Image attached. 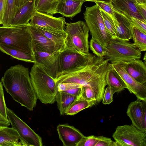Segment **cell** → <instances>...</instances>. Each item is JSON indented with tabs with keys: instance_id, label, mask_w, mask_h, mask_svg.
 I'll use <instances>...</instances> for the list:
<instances>
[{
	"instance_id": "11",
	"label": "cell",
	"mask_w": 146,
	"mask_h": 146,
	"mask_svg": "<svg viewBox=\"0 0 146 146\" xmlns=\"http://www.w3.org/2000/svg\"><path fill=\"white\" fill-rule=\"evenodd\" d=\"M111 65L121 78L126 89L135 95L137 99L146 102V84L137 82L130 76L125 71L122 62L111 63Z\"/></svg>"
},
{
	"instance_id": "19",
	"label": "cell",
	"mask_w": 146,
	"mask_h": 146,
	"mask_svg": "<svg viewBox=\"0 0 146 146\" xmlns=\"http://www.w3.org/2000/svg\"><path fill=\"white\" fill-rule=\"evenodd\" d=\"M125 71L137 82L146 84V64L139 59L122 62Z\"/></svg>"
},
{
	"instance_id": "16",
	"label": "cell",
	"mask_w": 146,
	"mask_h": 146,
	"mask_svg": "<svg viewBox=\"0 0 146 146\" xmlns=\"http://www.w3.org/2000/svg\"><path fill=\"white\" fill-rule=\"evenodd\" d=\"M57 130L64 146H76L84 137L79 130L67 124H59Z\"/></svg>"
},
{
	"instance_id": "15",
	"label": "cell",
	"mask_w": 146,
	"mask_h": 146,
	"mask_svg": "<svg viewBox=\"0 0 146 146\" xmlns=\"http://www.w3.org/2000/svg\"><path fill=\"white\" fill-rule=\"evenodd\" d=\"M113 10V18L116 29V37L129 41L132 38L133 27L131 19L123 14Z\"/></svg>"
},
{
	"instance_id": "22",
	"label": "cell",
	"mask_w": 146,
	"mask_h": 146,
	"mask_svg": "<svg viewBox=\"0 0 146 146\" xmlns=\"http://www.w3.org/2000/svg\"><path fill=\"white\" fill-rule=\"evenodd\" d=\"M32 26L51 40L58 51H61L65 48L67 34L64 30H57L35 25Z\"/></svg>"
},
{
	"instance_id": "45",
	"label": "cell",
	"mask_w": 146,
	"mask_h": 146,
	"mask_svg": "<svg viewBox=\"0 0 146 146\" xmlns=\"http://www.w3.org/2000/svg\"><path fill=\"white\" fill-rule=\"evenodd\" d=\"M86 1H91L94 2L95 1H101L106 3L111 2V0H83Z\"/></svg>"
},
{
	"instance_id": "35",
	"label": "cell",
	"mask_w": 146,
	"mask_h": 146,
	"mask_svg": "<svg viewBox=\"0 0 146 146\" xmlns=\"http://www.w3.org/2000/svg\"><path fill=\"white\" fill-rule=\"evenodd\" d=\"M7 108L5 101L3 85L0 81V113L6 118H7Z\"/></svg>"
},
{
	"instance_id": "24",
	"label": "cell",
	"mask_w": 146,
	"mask_h": 146,
	"mask_svg": "<svg viewBox=\"0 0 146 146\" xmlns=\"http://www.w3.org/2000/svg\"><path fill=\"white\" fill-rule=\"evenodd\" d=\"M107 84L111 89L113 94L127 88V87L117 72L111 65L109 68L106 76Z\"/></svg>"
},
{
	"instance_id": "10",
	"label": "cell",
	"mask_w": 146,
	"mask_h": 146,
	"mask_svg": "<svg viewBox=\"0 0 146 146\" xmlns=\"http://www.w3.org/2000/svg\"><path fill=\"white\" fill-rule=\"evenodd\" d=\"M7 118L12 128L18 133L22 146H42L41 137L11 110L7 108Z\"/></svg>"
},
{
	"instance_id": "39",
	"label": "cell",
	"mask_w": 146,
	"mask_h": 146,
	"mask_svg": "<svg viewBox=\"0 0 146 146\" xmlns=\"http://www.w3.org/2000/svg\"><path fill=\"white\" fill-rule=\"evenodd\" d=\"M98 141L95 146H113V141L110 138L102 136H98Z\"/></svg>"
},
{
	"instance_id": "21",
	"label": "cell",
	"mask_w": 146,
	"mask_h": 146,
	"mask_svg": "<svg viewBox=\"0 0 146 146\" xmlns=\"http://www.w3.org/2000/svg\"><path fill=\"white\" fill-rule=\"evenodd\" d=\"M135 0H111L113 9L129 18H134L146 22L139 12Z\"/></svg>"
},
{
	"instance_id": "28",
	"label": "cell",
	"mask_w": 146,
	"mask_h": 146,
	"mask_svg": "<svg viewBox=\"0 0 146 146\" xmlns=\"http://www.w3.org/2000/svg\"><path fill=\"white\" fill-rule=\"evenodd\" d=\"M96 104L94 102H89L78 97L68 108L65 114L70 115H75L82 110L92 107Z\"/></svg>"
},
{
	"instance_id": "38",
	"label": "cell",
	"mask_w": 146,
	"mask_h": 146,
	"mask_svg": "<svg viewBox=\"0 0 146 146\" xmlns=\"http://www.w3.org/2000/svg\"><path fill=\"white\" fill-rule=\"evenodd\" d=\"M113 94L110 88L108 86L103 95L102 103L104 104H109L113 101Z\"/></svg>"
},
{
	"instance_id": "34",
	"label": "cell",
	"mask_w": 146,
	"mask_h": 146,
	"mask_svg": "<svg viewBox=\"0 0 146 146\" xmlns=\"http://www.w3.org/2000/svg\"><path fill=\"white\" fill-rule=\"evenodd\" d=\"M98 140L97 137L93 135L84 136L76 146H95Z\"/></svg>"
},
{
	"instance_id": "26",
	"label": "cell",
	"mask_w": 146,
	"mask_h": 146,
	"mask_svg": "<svg viewBox=\"0 0 146 146\" xmlns=\"http://www.w3.org/2000/svg\"><path fill=\"white\" fill-rule=\"evenodd\" d=\"M78 97L62 91H58L56 98V101L60 114L63 115L71 104Z\"/></svg>"
},
{
	"instance_id": "14",
	"label": "cell",
	"mask_w": 146,
	"mask_h": 146,
	"mask_svg": "<svg viewBox=\"0 0 146 146\" xmlns=\"http://www.w3.org/2000/svg\"><path fill=\"white\" fill-rule=\"evenodd\" d=\"M29 25L48 29L63 30L65 29L66 22L63 17H56L35 10Z\"/></svg>"
},
{
	"instance_id": "37",
	"label": "cell",
	"mask_w": 146,
	"mask_h": 146,
	"mask_svg": "<svg viewBox=\"0 0 146 146\" xmlns=\"http://www.w3.org/2000/svg\"><path fill=\"white\" fill-rule=\"evenodd\" d=\"M130 19L133 27L146 34V22L134 18Z\"/></svg>"
},
{
	"instance_id": "27",
	"label": "cell",
	"mask_w": 146,
	"mask_h": 146,
	"mask_svg": "<svg viewBox=\"0 0 146 146\" xmlns=\"http://www.w3.org/2000/svg\"><path fill=\"white\" fill-rule=\"evenodd\" d=\"M58 0H36L35 10L40 13L53 16Z\"/></svg>"
},
{
	"instance_id": "46",
	"label": "cell",
	"mask_w": 146,
	"mask_h": 146,
	"mask_svg": "<svg viewBox=\"0 0 146 146\" xmlns=\"http://www.w3.org/2000/svg\"><path fill=\"white\" fill-rule=\"evenodd\" d=\"M137 3L142 4L146 3V0H135Z\"/></svg>"
},
{
	"instance_id": "47",
	"label": "cell",
	"mask_w": 146,
	"mask_h": 146,
	"mask_svg": "<svg viewBox=\"0 0 146 146\" xmlns=\"http://www.w3.org/2000/svg\"><path fill=\"white\" fill-rule=\"evenodd\" d=\"M143 60L145 61V62L146 63V62H145V61H146V54H145V53L144 56V57H143Z\"/></svg>"
},
{
	"instance_id": "33",
	"label": "cell",
	"mask_w": 146,
	"mask_h": 146,
	"mask_svg": "<svg viewBox=\"0 0 146 146\" xmlns=\"http://www.w3.org/2000/svg\"><path fill=\"white\" fill-rule=\"evenodd\" d=\"M78 97L90 102H93L96 104V99L94 91L90 87L82 86L81 92Z\"/></svg>"
},
{
	"instance_id": "1",
	"label": "cell",
	"mask_w": 146,
	"mask_h": 146,
	"mask_svg": "<svg viewBox=\"0 0 146 146\" xmlns=\"http://www.w3.org/2000/svg\"><path fill=\"white\" fill-rule=\"evenodd\" d=\"M1 81L13 100L29 110H33L38 98L28 68L19 64L11 66L5 71Z\"/></svg>"
},
{
	"instance_id": "43",
	"label": "cell",
	"mask_w": 146,
	"mask_h": 146,
	"mask_svg": "<svg viewBox=\"0 0 146 146\" xmlns=\"http://www.w3.org/2000/svg\"><path fill=\"white\" fill-rule=\"evenodd\" d=\"M10 125V123L8 119L0 113V126L8 127Z\"/></svg>"
},
{
	"instance_id": "31",
	"label": "cell",
	"mask_w": 146,
	"mask_h": 146,
	"mask_svg": "<svg viewBox=\"0 0 146 146\" xmlns=\"http://www.w3.org/2000/svg\"><path fill=\"white\" fill-rule=\"evenodd\" d=\"M105 26L112 38L116 37V29L113 18L109 14L100 8Z\"/></svg>"
},
{
	"instance_id": "18",
	"label": "cell",
	"mask_w": 146,
	"mask_h": 146,
	"mask_svg": "<svg viewBox=\"0 0 146 146\" xmlns=\"http://www.w3.org/2000/svg\"><path fill=\"white\" fill-rule=\"evenodd\" d=\"M35 1L30 0L23 5L17 7L14 17L10 27L29 25V21L35 10Z\"/></svg>"
},
{
	"instance_id": "40",
	"label": "cell",
	"mask_w": 146,
	"mask_h": 146,
	"mask_svg": "<svg viewBox=\"0 0 146 146\" xmlns=\"http://www.w3.org/2000/svg\"><path fill=\"white\" fill-rule=\"evenodd\" d=\"M135 4L141 15L146 21V3L139 4L135 3Z\"/></svg>"
},
{
	"instance_id": "42",
	"label": "cell",
	"mask_w": 146,
	"mask_h": 146,
	"mask_svg": "<svg viewBox=\"0 0 146 146\" xmlns=\"http://www.w3.org/2000/svg\"><path fill=\"white\" fill-rule=\"evenodd\" d=\"M6 1L7 0H0V24H2Z\"/></svg>"
},
{
	"instance_id": "20",
	"label": "cell",
	"mask_w": 146,
	"mask_h": 146,
	"mask_svg": "<svg viewBox=\"0 0 146 146\" xmlns=\"http://www.w3.org/2000/svg\"><path fill=\"white\" fill-rule=\"evenodd\" d=\"M83 0H58L55 14L59 13L64 17L72 19L81 11Z\"/></svg>"
},
{
	"instance_id": "12",
	"label": "cell",
	"mask_w": 146,
	"mask_h": 146,
	"mask_svg": "<svg viewBox=\"0 0 146 146\" xmlns=\"http://www.w3.org/2000/svg\"><path fill=\"white\" fill-rule=\"evenodd\" d=\"M60 52L58 51L50 54L34 51L35 62L40 65L45 72L55 81L58 74Z\"/></svg>"
},
{
	"instance_id": "7",
	"label": "cell",
	"mask_w": 146,
	"mask_h": 146,
	"mask_svg": "<svg viewBox=\"0 0 146 146\" xmlns=\"http://www.w3.org/2000/svg\"><path fill=\"white\" fill-rule=\"evenodd\" d=\"M85 7L84 19L92 38L96 39L106 48L112 37L105 26L100 7L96 4L91 7Z\"/></svg>"
},
{
	"instance_id": "5",
	"label": "cell",
	"mask_w": 146,
	"mask_h": 146,
	"mask_svg": "<svg viewBox=\"0 0 146 146\" xmlns=\"http://www.w3.org/2000/svg\"><path fill=\"white\" fill-rule=\"evenodd\" d=\"M98 57L90 52L85 53L73 48L65 47L60 53L57 78L90 64Z\"/></svg>"
},
{
	"instance_id": "9",
	"label": "cell",
	"mask_w": 146,
	"mask_h": 146,
	"mask_svg": "<svg viewBox=\"0 0 146 146\" xmlns=\"http://www.w3.org/2000/svg\"><path fill=\"white\" fill-rule=\"evenodd\" d=\"M112 137L115 146H146V132L132 124L118 126Z\"/></svg>"
},
{
	"instance_id": "30",
	"label": "cell",
	"mask_w": 146,
	"mask_h": 146,
	"mask_svg": "<svg viewBox=\"0 0 146 146\" xmlns=\"http://www.w3.org/2000/svg\"><path fill=\"white\" fill-rule=\"evenodd\" d=\"M132 38L133 44L141 51L146 50V34L133 27Z\"/></svg>"
},
{
	"instance_id": "29",
	"label": "cell",
	"mask_w": 146,
	"mask_h": 146,
	"mask_svg": "<svg viewBox=\"0 0 146 146\" xmlns=\"http://www.w3.org/2000/svg\"><path fill=\"white\" fill-rule=\"evenodd\" d=\"M15 0H7L2 20L3 27H10L16 11Z\"/></svg>"
},
{
	"instance_id": "6",
	"label": "cell",
	"mask_w": 146,
	"mask_h": 146,
	"mask_svg": "<svg viewBox=\"0 0 146 146\" xmlns=\"http://www.w3.org/2000/svg\"><path fill=\"white\" fill-rule=\"evenodd\" d=\"M141 51L133 43L116 37L110 40L104 57L111 64L140 59Z\"/></svg>"
},
{
	"instance_id": "36",
	"label": "cell",
	"mask_w": 146,
	"mask_h": 146,
	"mask_svg": "<svg viewBox=\"0 0 146 146\" xmlns=\"http://www.w3.org/2000/svg\"><path fill=\"white\" fill-rule=\"evenodd\" d=\"M94 2L97 5L100 9L108 13L112 18L113 17L114 11L111 2L106 3L101 1H95Z\"/></svg>"
},
{
	"instance_id": "23",
	"label": "cell",
	"mask_w": 146,
	"mask_h": 146,
	"mask_svg": "<svg viewBox=\"0 0 146 146\" xmlns=\"http://www.w3.org/2000/svg\"><path fill=\"white\" fill-rule=\"evenodd\" d=\"M22 146L19 135L11 127L0 126V146Z\"/></svg>"
},
{
	"instance_id": "2",
	"label": "cell",
	"mask_w": 146,
	"mask_h": 146,
	"mask_svg": "<svg viewBox=\"0 0 146 146\" xmlns=\"http://www.w3.org/2000/svg\"><path fill=\"white\" fill-rule=\"evenodd\" d=\"M107 66L101 58L97 59L91 63L75 71L59 76L56 84L71 83L91 88L96 96L99 97L104 93L107 85L106 76Z\"/></svg>"
},
{
	"instance_id": "4",
	"label": "cell",
	"mask_w": 146,
	"mask_h": 146,
	"mask_svg": "<svg viewBox=\"0 0 146 146\" xmlns=\"http://www.w3.org/2000/svg\"><path fill=\"white\" fill-rule=\"evenodd\" d=\"M0 43L34 55L29 25L0 26Z\"/></svg>"
},
{
	"instance_id": "44",
	"label": "cell",
	"mask_w": 146,
	"mask_h": 146,
	"mask_svg": "<svg viewBox=\"0 0 146 146\" xmlns=\"http://www.w3.org/2000/svg\"><path fill=\"white\" fill-rule=\"evenodd\" d=\"M30 0H15L16 6H20Z\"/></svg>"
},
{
	"instance_id": "41",
	"label": "cell",
	"mask_w": 146,
	"mask_h": 146,
	"mask_svg": "<svg viewBox=\"0 0 146 146\" xmlns=\"http://www.w3.org/2000/svg\"><path fill=\"white\" fill-rule=\"evenodd\" d=\"M82 86L79 87L73 88L68 90L60 91H62L68 93L78 98L80 96L81 92Z\"/></svg>"
},
{
	"instance_id": "8",
	"label": "cell",
	"mask_w": 146,
	"mask_h": 146,
	"mask_svg": "<svg viewBox=\"0 0 146 146\" xmlns=\"http://www.w3.org/2000/svg\"><path fill=\"white\" fill-rule=\"evenodd\" d=\"M64 30L67 34L65 47L74 48L81 52L89 53V29L86 23L80 21L66 22Z\"/></svg>"
},
{
	"instance_id": "13",
	"label": "cell",
	"mask_w": 146,
	"mask_h": 146,
	"mask_svg": "<svg viewBox=\"0 0 146 146\" xmlns=\"http://www.w3.org/2000/svg\"><path fill=\"white\" fill-rule=\"evenodd\" d=\"M127 114L133 125L146 132V102L137 99L128 105Z\"/></svg>"
},
{
	"instance_id": "32",
	"label": "cell",
	"mask_w": 146,
	"mask_h": 146,
	"mask_svg": "<svg viewBox=\"0 0 146 146\" xmlns=\"http://www.w3.org/2000/svg\"><path fill=\"white\" fill-rule=\"evenodd\" d=\"M89 47L93 53L99 57H104L106 48L103 46L96 39L92 38L89 42Z\"/></svg>"
},
{
	"instance_id": "25",
	"label": "cell",
	"mask_w": 146,
	"mask_h": 146,
	"mask_svg": "<svg viewBox=\"0 0 146 146\" xmlns=\"http://www.w3.org/2000/svg\"><path fill=\"white\" fill-rule=\"evenodd\" d=\"M0 50L19 60L34 63L35 62L34 55L2 44L0 43Z\"/></svg>"
},
{
	"instance_id": "17",
	"label": "cell",
	"mask_w": 146,
	"mask_h": 146,
	"mask_svg": "<svg viewBox=\"0 0 146 146\" xmlns=\"http://www.w3.org/2000/svg\"><path fill=\"white\" fill-rule=\"evenodd\" d=\"M29 27L32 37L33 51H38L50 54L58 51L51 40L33 26L29 25Z\"/></svg>"
},
{
	"instance_id": "3",
	"label": "cell",
	"mask_w": 146,
	"mask_h": 146,
	"mask_svg": "<svg viewBox=\"0 0 146 146\" xmlns=\"http://www.w3.org/2000/svg\"><path fill=\"white\" fill-rule=\"evenodd\" d=\"M30 75L37 98L45 104L54 103L58 92L56 81L36 62L31 68Z\"/></svg>"
}]
</instances>
